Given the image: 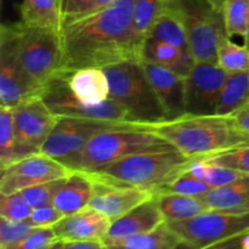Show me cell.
Here are the masks:
<instances>
[{"instance_id":"obj_1","label":"cell","mask_w":249,"mask_h":249,"mask_svg":"<svg viewBox=\"0 0 249 249\" xmlns=\"http://www.w3.org/2000/svg\"><path fill=\"white\" fill-rule=\"evenodd\" d=\"M135 0H118L94 14L61 23L63 72L80 68H107L140 61L134 39Z\"/></svg>"},{"instance_id":"obj_2","label":"cell","mask_w":249,"mask_h":249,"mask_svg":"<svg viewBox=\"0 0 249 249\" xmlns=\"http://www.w3.org/2000/svg\"><path fill=\"white\" fill-rule=\"evenodd\" d=\"M143 126L160 135L175 150L189 157H208L236 146L249 143L231 116H186Z\"/></svg>"},{"instance_id":"obj_3","label":"cell","mask_w":249,"mask_h":249,"mask_svg":"<svg viewBox=\"0 0 249 249\" xmlns=\"http://www.w3.org/2000/svg\"><path fill=\"white\" fill-rule=\"evenodd\" d=\"M195 160L175 148L148 151L131 155L87 174L102 181L139 187L155 194L187 172Z\"/></svg>"},{"instance_id":"obj_4","label":"cell","mask_w":249,"mask_h":249,"mask_svg":"<svg viewBox=\"0 0 249 249\" xmlns=\"http://www.w3.org/2000/svg\"><path fill=\"white\" fill-rule=\"evenodd\" d=\"M173 148L169 142L142 124L97 134L78 155L63 164L73 172L90 173L136 153Z\"/></svg>"},{"instance_id":"obj_5","label":"cell","mask_w":249,"mask_h":249,"mask_svg":"<svg viewBox=\"0 0 249 249\" xmlns=\"http://www.w3.org/2000/svg\"><path fill=\"white\" fill-rule=\"evenodd\" d=\"M104 70L109 80V99L128 111L133 123L155 124L167 121L140 61H126Z\"/></svg>"},{"instance_id":"obj_6","label":"cell","mask_w":249,"mask_h":249,"mask_svg":"<svg viewBox=\"0 0 249 249\" xmlns=\"http://www.w3.org/2000/svg\"><path fill=\"white\" fill-rule=\"evenodd\" d=\"M185 27L195 62H216L221 39L228 36L224 10L211 0H164Z\"/></svg>"},{"instance_id":"obj_7","label":"cell","mask_w":249,"mask_h":249,"mask_svg":"<svg viewBox=\"0 0 249 249\" xmlns=\"http://www.w3.org/2000/svg\"><path fill=\"white\" fill-rule=\"evenodd\" d=\"M24 70L38 82L45 83L61 70L62 46L60 29L31 27L23 22L2 24Z\"/></svg>"},{"instance_id":"obj_8","label":"cell","mask_w":249,"mask_h":249,"mask_svg":"<svg viewBox=\"0 0 249 249\" xmlns=\"http://www.w3.org/2000/svg\"><path fill=\"white\" fill-rule=\"evenodd\" d=\"M142 124L133 122H112L102 119L80 118V117H57L55 126L48 140L41 147L40 153L65 163L78 155L87 143L97 134L113 129L134 128Z\"/></svg>"},{"instance_id":"obj_9","label":"cell","mask_w":249,"mask_h":249,"mask_svg":"<svg viewBox=\"0 0 249 249\" xmlns=\"http://www.w3.org/2000/svg\"><path fill=\"white\" fill-rule=\"evenodd\" d=\"M190 249H199L249 232V213L207 211L182 221H167Z\"/></svg>"},{"instance_id":"obj_10","label":"cell","mask_w":249,"mask_h":249,"mask_svg":"<svg viewBox=\"0 0 249 249\" xmlns=\"http://www.w3.org/2000/svg\"><path fill=\"white\" fill-rule=\"evenodd\" d=\"M41 99L57 117H80L112 122H131L128 111L112 99L97 106L82 104L68 87L65 73L58 71L44 85Z\"/></svg>"},{"instance_id":"obj_11","label":"cell","mask_w":249,"mask_h":249,"mask_svg":"<svg viewBox=\"0 0 249 249\" xmlns=\"http://www.w3.org/2000/svg\"><path fill=\"white\" fill-rule=\"evenodd\" d=\"M14 113L16 160L40 153L53 131L57 116L39 97L27 100L12 108Z\"/></svg>"},{"instance_id":"obj_12","label":"cell","mask_w":249,"mask_h":249,"mask_svg":"<svg viewBox=\"0 0 249 249\" xmlns=\"http://www.w3.org/2000/svg\"><path fill=\"white\" fill-rule=\"evenodd\" d=\"M228 77L229 73L216 62H195L185 75L186 114H215Z\"/></svg>"},{"instance_id":"obj_13","label":"cell","mask_w":249,"mask_h":249,"mask_svg":"<svg viewBox=\"0 0 249 249\" xmlns=\"http://www.w3.org/2000/svg\"><path fill=\"white\" fill-rule=\"evenodd\" d=\"M44 84L32 77L23 68L15 53L9 34L0 31V104L16 107L17 105L41 96Z\"/></svg>"},{"instance_id":"obj_14","label":"cell","mask_w":249,"mask_h":249,"mask_svg":"<svg viewBox=\"0 0 249 249\" xmlns=\"http://www.w3.org/2000/svg\"><path fill=\"white\" fill-rule=\"evenodd\" d=\"M72 172L63 163L44 153L28 156L1 168L0 194H17L34 185L67 178Z\"/></svg>"},{"instance_id":"obj_15","label":"cell","mask_w":249,"mask_h":249,"mask_svg":"<svg viewBox=\"0 0 249 249\" xmlns=\"http://www.w3.org/2000/svg\"><path fill=\"white\" fill-rule=\"evenodd\" d=\"M91 179L94 181V191L89 207L108 216L111 221L121 218L136 206L153 197V192L147 190L114 185L92 177Z\"/></svg>"},{"instance_id":"obj_16","label":"cell","mask_w":249,"mask_h":249,"mask_svg":"<svg viewBox=\"0 0 249 249\" xmlns=\"http://www.w3.org/2000/svg\"><path fill=\"white\" fill-rule=\"evenodd\" d=\"M141 63L164 109L167 121H173L186 116L185 75L152 63Z\"/></svg>"},{"instance_id":"obj_17","label":"cell","mask_w":249,"mask_h":249,"mask_svg":"<svg viewBox=\"0 0 249 249\" xmlns=\"http://www.w3.org/2000/svg\"><path fill=\"white\" fill-rule=\"evenodd\" d=\"M163 223H165V219L153 195L152 198L139 204L123 216L112 221L111 228L102 243L105 246L116 245L129 237L155 230Z\"/></svg>"},{"instance_id":"obj_18","label":"cell","mask_w":249,"mask_h":249,"mask_svg":"<svg viewBox=\"0 0 249 249\" xmlns=\"http://www.w3.org/2000/svg\"><path fill=\"white\" fill-rule=\"evenodd\" d=\"M111 219L101 212L87 207L66 215L53 226L58 241H104L111 228Z\"/></svg>"},{"instance_id":"obj_19","label":"cell","mask_w":249,"mask_h":249,"mask_svg":"<svg viewBox=\"0 0 249 249\" xmlns=\"http://www.w3.org/2000/svg\"><path fill=\"white\" fill-rule=\"evenodd\" d=\"M63 72V71H61ZM68 87L82 104L97 106L109 100V80L104 68H80L72 72H63Z\"/></svg>"},{"instance_id":"obj_20","label":"cell","mask_w":249,"mask_h":249,"mask_svg":"<svg viewBox=\"0 0 249 249\" xmlns=\"http://www.w3.org/2000/svg\"><path fill=\"white\" fill-rule=\"evenodd\" d=\"M94 191L91 177L83 172H72L56 194L53 204L63 214L71 215L89 207Z\"/></svg>"},{"instance_id":"obj_21","label":"cell","mask_w":249,"mask_h":249,"mask_svg":"<svg viewBox=\"0 0 249 249\" xmlns=\"http://www.w3.org/2000/svg\"><path fill=\"white\" fill-rule=\"evenodd\" d=\"M140 61L160 66L184 75L190 72L195 63L192 56L151 36H147L141 46Z\"/></svg>"},{"instance_id":"obj_22","label":"cell","mask_w":249,"mask_h":249,"mask_svg":"<svg viewBox=\"0 0 249 249\" xmlns=\"http://www.w3.org/2000/svg\"><path fill=\"white\" fill-rule=\"evenodd\" d=\"M209 211L249 213V177L219 187H212L202 196Z\"/></svg>"},{"instance_id":"obj_23","label":"cell","mask_w":249,"mask_h":249,"mask_svg":"<svg viewBox=\"0 0 249 249\" xmlns=\"http://www.w3.org/2000/svg\"><path fill=\"white\" fill-rule=\"evenodd\" d=\"M158 207L165 221H182L209 211L202 197L187 196L174 192H156Z\"/></svg>"},{"instance_id":"obj_24","label":"cell","mask_w":249,"mask_h":249,"mask_svg":"<svg viewBox=\"0 0 249 249\" xmlns=\"http://www.w3.org/2000/svg\"><path fill=\"white\" fill-rule=\"evenodd\" d=\"M106 247L108 249H190L170 229L167 221L155 230L133 236Z\"/></svg>"},{"instance_id":"obj_25","label":"cell","mask_w":249,"mask_h":249,"mask_svg":"<svg viewBox=\"0 0 249 249\" xmlns=\"http://www.w3.org/2000/svg\"><path fill=\"white\" fill-rule=\"evenodd\" d=\"M19 11L27 26L60 29L62 23L58 0H22Z\"/></svg>"},{"instance_id":"obj_26","label":"cell","mask_w":249,"mask_h":249,"mask_svg":"<svg viewBox=\"0 0 249 249\" xmlns=\"http://www.w3.org/2000/svg\"><path fill=\"white\" fill-rule=\"evenodd\" d=\"M249 101V71L230 73L224 85L216 113L232 116Z\"/></svg>"},{"instance_id":"obj_27","label":"cell","mask_w":249,"mask_h":249,"mask_svg":"<svg viewBox=\"0 0 249 249\" xmlns=\"http://www.w3.org/2000/svg\"><path fill=\"white\" fill-rule=\"evenodd\" d=\"M150 36H155L164 43L170 44V45L180 49L182 53L192 56L184 24L174 12L168 10L165 6L162 15L156 21Z\"/></svg>"},{"instance_id":"obj_28","label":"cell","mask_w":249,"mask_h":249,"mask_svg":"<svg viewBox=\"0 0 249 249\" xmlns=\"http://www.w3.org/2000/svg\"><path fill=\"white\" fill-rule=\"evenodd\" d=\"M164 10V0H135L133 12V32L139 53L143 41L150 36L158 17ZM141 62V61H140Z\"/></svg>"},{"instance_id":"obj_29","label":"cell","mask_w":249,"mask_h":249,"mask_svg":"<svg viewBox=\"0 0 249 249\" xmlns=\"http://www.w3.org/2000/svg\"><path fill=\"white\" fill-rule=\"evenodd\" d=\"M189 172L194 174L195 177L204 180L212 187L224 186V185L237 181L245 177H249V175L243 174L237 170L223 167V165L202 160V158H198L192 163L191 167L189 168Z\"/></svg>"},{"instance_id":"obj_30","label":"cell","mask_w":249,"mask_h":249,"mask_svg":"<svg viewBox=\"0 0 249 249\" xmlns=\"http://www.w3.org/2000/svg\"><path fill=\"white\" fill-rule=\"evenodd\" d=\"M216 63L229 74L249 71V50L246 45H238L225 36L219 44Z\"/></svg>"},{"instance_id":"obj_31","label":"cell","mask_w":249,"mask_h":249,"mask_svg":"<svg viewBox=\"0 0 249 249\" xmlns=\"http://www.w3.org/2000/svg\"><path fill=\"white\" fill-rule=\"evenodd\" d=\"M223 10L228 36L246 38L249 26V0H225Z\"/></svg>"},{"instance_id":"obj_32","label":"cell","mask_w":249,"mask_h":249,"mask_svg":"<svg viewBox=\"0 0 249 249\" xmlns=\"http://www.w3.org/2000/svg\"><path fill=\"white\" fill-rule=\"evenodd\" d=\"M14 113L11 107H0V165L7 167L16 162Z\"/></svg>"},{"instance_id":"obj_33","label":"cell","mask_w":249,"mask_h":249,"mask_svg":"<svg viewBox=\"0 0 249 249\" xmlns=\"http://www.w3.org/2000/svg\"><path fill=\"white\" fill-rule=\"evenodd\" d=\"M118 0H58L62 22L94 14Z\"/></svg>"},{"instance_id":"obj_34","label":"cell","mask_w":249,"mask_h":249,"mask_svg":"<svg viewBox=\"0 0 249 249\" xmlns=\"http://www.w3.org/2000/svg\"><path fill=\"white\" fill-rule=\"evenodd\" d=\"M202 160H209V162L216 163V164L223 165V167L230 168V169L249 175V143L236 146V147L229 148L226 151H221V152L208 156V157H204Z\"/></svg>"},{"instance_id":"obj_35","label":"cell","mask_w":249,"mask_h":249,"mask_svg":"<svg viewBox=\"0 0 249 249\" xmlns=\"http://www.w3.org/2000/svg\"><path fill=\"white\" fill-rule=\"evenodd\" d=\"M211 189V185L207 184L204 180L195 177L194 174H191V173L187 170L184 174L180 175L179 178H177L174 181L165 185V186L160 187V189L157 190L156 192H174V194L187 195V196L202 197Z\"/></svg>"},{"instance_id":"obj_36","label":"cell","mask_w":249,"mask_h":249,"mask_svg":"<svg viewBox=\"0 0 249 249\" xmlns=\"http://www.w3.org/2000/svg\"><path fill=\"white\" fill-rule=\"evenodd\" d=\"M66 178L63 179L53 180V181H46L43 184L34 185V186L28 187V189L22 190L19 194L22 195L27 203L32 207V208H38V207L48 206V204H53V198H55L56 194L61 186L65 182Z\"/></svg>"},{"instance_id":"obj_37","label":"cell","mask_w":249,"mask_h":249,"mask_svg":"<svg viewBox=\"0 0 249 249\" xmlns=\"http://www.w3.org/2000/svg\"><path fill=\"white\" fill-rule=\"evenodd\" d=\"M34 226L28 220L14 221L0 218V248L7 249L27 237Z\"/></svg>"},{"instance_id":"obj_38","label":"cell","mask_w":249,"mask_h":249,"mask_svg":"<svg viewBox=\"0 0 249 249\" xmlns=\"http://www.w3.org/2000/svg\"><path fill=\"white\" fill-rule=\"evenodd\" d=\"M33 208L27 203L19 192L11 195H2L0 197V218L7 220H27L31 216Z\"/></svg>"},{"instance_id":"obj_39","label":"cell","mask_w":249,"mask_h":249,"mask_svg":"<svg viewBox=\"0 0 249 249\" xmlns=\"http://www.w3.org/2000/svg\"><path fill=\"white\" fill-rule=\"evenodd\" d=\"M57 241L53 228H36L24 240L7 249H46Z\"/></svg>"},{"instance_id":"obj_40","label":"cell","mask_w":249,"mask_h":249,"mask_svg":"<svg viewBox=\"0 0 249 249\" xmlns=\"http://www.w3.org/2000/svg\"><path fill=\"white\" fill-rule=\"evenodd\" d=\"M63 216L65 215L53 204H48V206L34 208L27 220L34 228H53Z\"/></svg>"},{"instance_id":"obj_41","label":"cell","mask_w":249,"mask_h":249,"mask_svg":"<svg viewBox=\"0 0 249 249\" xmlns=\"http://www.w3.org/2000/svg\"><path fill=\"white\" fill-rule=\"evenodd\" d=\"M199 249H249V232L241 233L235 237Z\"/></svg>"},{"instance_id":"obj_42","label":"cell","mask_w":249,"mask_h":249,"mask_svg":"<svg viewBox=\"0 0 249 249\" xmlns=\"http://www.w3.org/2000/svg\"><path fill=\"white\" fill-rule=\"evenodd\" d=\"M238 130L249 140V101L231 116Z\"/></svg>"},{"instance_id":"obj_43","label":"cell","mask_w":249,"mask_h":249,"mask_svg":"<svg viewBox=\"0 0 249 249\" xmlns=\"http://www.w3.org/2000/svg\"><path fill=\"white\" fill-rule=\"evenodd\" d=\"M62 249H108L101 241H72L63 242Z\"/></svg>"},{"instance_id":"obj_44","label":"cell","mask_w":249,"mask_h":249,"mask_svg":"<svg viewBox=\"0 0 249 249\" xmlns=\"http://www.w3.org/2000/svg\"><path fill=\"white\" fill-rule=\"evenodd\" d=\"M62 246H63L62 241H57V242H55L53 245H51L50 247L46 249H62Z\"/></svg>"},{"instance_id":"obj_45","label":"cell","mask_w":249,"mask_h":249,"mask_svg":"<svg viewBox=\"0 0 249 249\" xmlns=\"http://www.w3.org/2000/svg\"><path fill=\"white\" fill-rule=\"evenodd\" d=\"M245 45L247 46V49L249 50V26H248L247 34H246V38H245Z\"/></svg>"},{"instance_id":"obj_46","label":"cell","mask_w":249,"mask_h":249,"mask_svg":"<svg viewBox=\"0 0 249 249\" xmlns=\"http://www.w3.org/2000/svg\"><path fill=\"white\" fill-rule=\"evenodd\" d=\"M211 1H213L214 4H216V5H219V6L223 7V5H224V2H225V0H211Z\"/></svg>"}]
</instances>
